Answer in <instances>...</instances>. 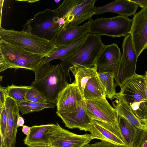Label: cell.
<instances>
[{
    "mask_svg": "<svg viewBox=\"0 0 147 147\" xmlns=\"http://www.w3.org/2000/svg\"><path fill=\"white\" fill-rule=\"evenodd\" d=\"M30 86H16L13 84L6 88L7 96L15 100L17 103L26 101V94Z\"/></svg>",
    "mask_w": 147,
    "mask_h": 147,
    "instance_id": "28",
    "label": "cell"
},
{
    "mask_svg": "<svg viewBox=\"0 0 147 147\" xmlns=\"http://www.w3.org/2000/svg\"><path fill=\"white\" fill-rule=\"evenodd\" d=\"M122 147H127V146H123Z\"/></svg>",
    "mask_w": 147,
    "mask_h": 147,
    "instance_id": "43",
    "label": "cell"
},
{
    "mask_svg": "<svg viewBox=\"0 0 147 147\" xmlns=\"http://www.w3.org/2000/svg\"><path fill=\"white\" fill-rule=\"evenodd\" d=\"M86 35L83 37L73 44L66 46L57 47L42 60L44 63L59 59L64 61L74 55L84 41Z\"/></svg>",
    "mask_w": 147,
    "mask_h": 147,
    "instance_id": "21",
    "label": "cell"
},
{
    "mask_svg": "<svg viewBox=\"0 0 147 147\" xmlns=\"http://www.w3.org/2000/svg\"><path fill=\"white\" fill-rule=\"evenodd\" d=\"M97 0H84L76 5L69 14L65 23L60 28L78 26L87 20H90L94 14Z\"/></svg>",
    "mask_w": 147,
    "mask_h": 147,
    "instance_id": "18",
    "label": "cell"
},
{
    "mask_svg": "<svg viewBox=\"0 0 147 147\" xmlns=\"http://www.w3.org/2000/svg\"><path fill=\"white\" fill-rule=\"evenodd\" d=\"M87 113L93 120L118 124V115L106 97L85 100Z\"/></svg>",
    "mask_w": 147,
    "mask_h": 147,
    "instance_id": "9",
    "label": "cell"
},
{
    "mask_svg": "<svg viewBox=\"0 0 147 147\" xmlns=\"http://www.w3.org/2000/svg\"><path fill=\"white\" fill-rule=\"evenodd\" d=\"M76 82L68 84L59 94L56 105L57 111L66 113L77 110L84 100Z\"/></svg>",
    "mask_w": 147,
    "mask_h": 147,
    "instance_id": "12",
    "label": "cell"
},
{
    "mask_svg": "<svg viewBox=\"0 0 147 147\" xmlns=\"http://www.w3.org/2000/svg\"><path fill=\"white\" fill-rule=\"evenodd\" d=\"M85 100L106 97L105 89L98 73L90 78L86 84L84 91Z\"/></svg>",
    "mask_w": 147,
    "mask_h": 147,
    "instance_id": "23",
    "label": "cell"
},
{
    "mask_svg": "<svg viewBox=\"0 0 147 147\" xmlns=\"http://www.w3.org/2000/svg\"><path fill=\"white\" fill-rule=\"evenodd\" d=\"M52 65L49 63H44L42 60L33 71L34 73L35 80L41 79L49 72Z\"/></svg>",
    "mask_w": 147,
    "mask_h": 147,
    "instance_id": "31",
    "label": "cell"
},
{
    "mask_svg": "<svg viewBox=\"0 0 147 147\" xmlns=\"http://www.w3.org/2000/svg\"><path fill=\"white\" fill-rule=\"evenodd\" d=\"M138 7L130 0H115L101 7H96L94 14L109 12L127 17L134 15Z\"/></svg>",
    "mask_w": 147,
    "mask_h": 147,
    "instance_id": "19",
    "label": "cell"
},
{
    "mask_svg": "<svg viewBox=\"0 0 147 147\" xmlns=\"http://www.w3.org/2000/svg\"><path fill=\"white\" fill-rule=\"evenodd\" d=\"M93 20L91 19L82 26H69L59 29L54 41L57 47L70 45L87 35L90 33Z\"/></svg>",
    "mask_w": 147,
    "mask_h": 147,
    "instance_id": "17",
    "label": "cell"
},
{
    "mask_svg": "<svg viewBox=\"0 0 147 147\" xmlns=\"http://www.w3.org/2000/svg\"><path fill=\"white\" fill-rule=\"evenodd\" d=\"M132 23V20L121 15L97 18L93 20L90 32L113 38L125 37L130 33Z\"/></svg>",
    "mask_w": 147,
    "mask_h": 147,
    "instance_id": "7",
    "label": "cell"
},
{
    "mask_svg": "<svg viewBox=\"0 0 147 147\" xmlns=\"http://www.w3.org/2000/svg\"><path fill=\"white\" fill-rule=\"evenodd\" d=\"M59 18L54 10L47 9L35 14L32 19L28 20L23 30L54 42L60 28Z\"/></svg>",
    "mask_w": 147,
    "mask_h": 147,
    "instance_id": "6",
    "label": "cell"
},
{
    "mask_svg": "<svg viewBox=\"0 0 147 147\" xmlns=\"http://www.w3.org/2000/svg\"><path fill=\"white\" fill-rule=\"evenodd\" d=\"M0 40L32 53L48 55L57 47L53 40L40 38L23 30L17 31L0 27Z\"/></svg>",
    "mask_w": 147,
    "mask_h": 147,
    "instance_id": "3",
    "label": "cell"
},
{
    "mask_svg": "<svg viewBox=\"0 0 147 147\" xmlns=\"http://www.w3.org/2000/svg\"><path fill=\"white\" fill-rule=\"evenodd\" d=\"M116 99L114 107L118 115L125 118L136 128L147 131L144 124L135 115L127 104L121 100Z\"/></svg>",
    "mask_w": 147,
    "mask_h": 147,
    "instance_id": "24",
    "label": "cell"
},
{
    "mask_svg": "<svg viewBox=\"0 0 147 147\" xmlns=\"http://www.w3.org/2000/svg\"><path fill=\"white\" fill-rule=\"evenodd\" d=\"M105 46L100 36L91 33L87 34L75 53L59 63L66 77L68 78L70 68L74 66L94 67L98 57Z\"/></svg>",
    "mask_w": 147,
    "mask_h": 147,
    "instance_id": "2",
    "label": "cell"
},
{
    "mask_svg": "<svg viewBox=\"0 0 147 147\" xmlns=\"http://www.w3.org/2000/svg\"><path fill=\"white\" fill-rule=\"evenodd\" d=\"M132 147H147V131L138 129L136 139Z\"/></svg>",
    "mask_w": 147,
    "mask_h": 147,
    "instance_id": "32",
    "label": "cell"
},
{
    "mask_svg": "<svg viewBox=\"0 0 147 147\" xmlns=\"http://www.w3.org/2000/svg\"><path fill=\"white\" fill-rule=\"evenodd\" d=\"M52 147H82L93 139L90 134L79 135L62 127L58 123L47 134Z\"/></svg>",
    "mask_w": 147,
    "mask_h": 147,
    "instance_id": "8",
    "label": "cell"
},
{
    "mask_svg": "<svg viewBox=\"0 0 147 147\" xmlns=\"http://www.w3.org/2000/svg\"><path fill=\"white\" fill-rule=\"evenodd\" d=\"M6 88L1 85L0 86V112L5 106V101L7 96Z\"/></svg>",
    "mask_w": 147,
    "mask_h": 147,
    "instance_id": "35",
    "label": "cell"
},
{
    "mask_svg": "<svg viewBox=\"0 0 147 147\" xmlns=\"http://www.w3.org/2000/svg\"><path fill=\"white\" fill-rule=\"evenodd\" d=\"M65 20L64 19L62 18H59L58 23L60 26V28H61L63 26L65 25Z\"/></svg>",
    "mask_w": 147,
    "mask_h": 147,
    "instance_id": "39",
    "label": "cell"
},
{
    "mask_svg": "<svg viewBox=\"0 0 147 147\" xmlns=\"http://www.w3.org/2000/svg\"><path fill=\"white\" fill-rule=\"evenodd\" d=\"M105 89L106 96L110 100L115 98L117 93L115 88L117 85L114 82L115 75L113 72H97Z\"/></svg>",
    "mask_w": 147,
    "mask_h": 147,
    "instance_id": "26",
    "label": "cell"
},
{
    "mask_svg": "<svg viewBox=\"0 0 147 147\" xmlns=\"http://www.w3.org/2000/svg\"><path fill=\"white\" fill-rule=\"evenodd\" d=\"M115 98L126 103L144 123L147 118V71L143 75L136 74L121 88Z\"/></svg>",
    "mask_w": 147,
    "mask_h": 147,
    "instance_id": "1",
    "label": "cell"
},
{
    "mask_svg": "<svg viewBox=\"0 0 147 147\" xmlns=\"http://www.w3.org/2000/svg\"><path fill=\"white\" fill-rule=\"evenodd\" d=\"M132 20L130 33L138 57L147 46V7L135 14Z\"/></svg>",
    "mask_w": 147,
    "mask_h": 147,
    "instance_id": "11",
    "label": "cell"
},
{
    "mask_svg": "<svg viewBox=\"0 0 147 147\" xmlns=\"http://www.w3.org/2000/svg\"><path fill=\"white\" fill-rule=\"evenodd\" d=\"M7 116V124L4 138L5 147H15L17 133V120L19 114V109L16 101L7 96L5 103Z\"/></svg>",
    "mask_w": 147,
    "mask_h": 147,
    "instance_id": "16",
    "label": "cell"
},
{
    "mask_svg": "<svg viewBox=\"0 0 147 147\" xmlns=\"http://www.w3.org/2000/svg\"><path fill=\"white\" fill-rule=\"evenodd\" d=\"M123 54L119 62V69L125 77L130 79L136 74V70L138 57L135 51L131 35L129 34L123 40Z\"/></svg>",
    "mask_w": 147,
    "mask_h": 147,
    "instance_id": "14",
    "label": "cell"
},
{
    "mask_svg": "<svg viewBox=\"0 0 147 147\" xmlns=\"http://www.w3.org/2000/svg\"><path fill=\"white\" fill-rule=\"evenodd\" d=\"M33 147H52L49 144H39L34 145L32 146Z\"/></svg>",
    "mask_w": 147,
    "mask_h": 147,
    "instance_id": "40",
    "label": "cell"
},
{
    "mask_svg": "<svg viewBox=\"0 0 147 147\" xmlns=\"http://www.w3.org/2000/svg\"><path fill=\"white\" fill-rule=\"evenodd\" d=\"M130 1L137 4L142 8L147 7V0H133Z\"/></svg>",
    "mask_w": 147,
    "mask_h": 147,
    "instance_id": "36",
    "label": "cell"
},
{
    "mask_svg": "<svg viewBox=\"0 0 147 147\" xmlns=\"http://www.w3.org/2000/svg\"><path fill=\"white\" fill-rule=\"evenodd\" d=\"M84 0H65L57 8L54 10L59 18L64 19L66 22L70 12L76 5Z\"/></svg>",
    "mask_w": 147,
    "mask_h": 147,
    "instance_id": "29",
    "label": "cell"
},
{
    "mask_svg": "<svg viewBox=\"0 0 147 147\" xmlns=\"http://www.w3.org/2000/svg\"><path fill=\"white\" fill-rule=\"evenodd\" d=\"M23 133L27 136H28L30 133L31 127L26 125H24L22 128Z\"/></svg>",
    "mask_w": 147,
    "mask_h": 147,
    "instance_id": "37",
    "label": "cell"
},
{
    "mask_svg": "<svg viewBox=\"0 0 147 147\" xmlns=\"http://www.w3.org/2000/svg\"><path fill=\"white\" fill-rule=\"evenodd\" d=\"M26 99V101L37 103L48 102L44 96L37 90L31 86L27 90Z\"/></svg>",
    "mask_w": 147,
    "mask_h": 147,
    "instance_id": "30",
    "label": "cell"
},
{
    "mask_svg": "<svg viewBox=\"0 0 147 147\" xmlns=\"http://www.w3.org/2000/svg\"><path fill=\"white\" fill-rule=\"evenodd\" d=\"M60 65H52L48 73L34 80L31 86L37 90L48 102L56 105L59 96L68 83Z\"/></svg>",
    "mask_w": 147,
    "mask_h": 147,
    "instance_id": "5",
    "label": "cell"
},
{
    "mask_svg": "<svg viewBox=\"0 0 147 147\" xmlns=\"http://www.w3.org/2000/svg\"><path fill=\"white\" fill-rule=\"evenodd\" d=\"M105 140L97 142L92 144H88L82 147H122Z\"/></svg>",
    "mask_w": 147,
    "mask_h": 147,
    "instance_id": "34",
    "label": "cell"
},
{
    "mask_svg": "<svg viewBox=\"0 0 147 147\" xmlns=\"http://www.w3.org/2000/svg\"><path fill=\"white\" fill-rule=\"evenodd\" d=\"M75 78V81L83 96L86 85L88 80L97 74L96 66L87 67L80 65H75L70 69Z\"/></svg>",
    "mask_w": 147,
    "mask_h": 147,
    "instance_id": "22",
    "label": "cell"
},
{
    "mask_svg": "<svg viewBox=\"0 0 147 147\" xmlns=\"http://www.w3.org/2000/svg\"><path fill=\"white\" fill-rule=\"evenodd\" d=\"M55 124H49L31 127L30 134L24 140V144L30 147L39 144H49L47 134Z\"/></svg>",
    "mask_w": 147,
    "mask_h": 147,
    "instance_id": "20",
    "label": "cell"
},
{
    "mask_svg": "<svg viewBox=\"0 0 147 147\" xmlns=\"http://www.w3.org/2000/svg\"><path fill=\"white\" fill-rule=\"evenodd\" d=\"M121 56L120 49L117 44L105 45L96 61L97 72H113L115 78Z\"/></svg>",
    "mask_w": 147,
    "mask_h": 147,
    "instance_id": "13",
    "label": "cell"
},
{
    "mask_svg": "<svg viewBox=\"0 0 147 147\" xmlns=\"http://www.w3.org/2000/svg\"><path fill=\"white\" fill-rule=\"evenodd\" d=\"M118 125L125 146L132 147L136 139L138 128L123 117L118 115Z\"/></svg>",
    "mask_w": 147,
    "mask_h": 147,
    "instance_id": "25",
    "label": "cell"
},
{
    "mask_svg": "<svg viewBox=\"0 0 147 147\" xmlns=\"http://www.w3.org/2000/svg\"><path fill=\"white\" fill-rule=\"evenodd\" d=\"M7 124V116L5 106L0 112V134L5 138Z\"/></svg>",
    "mask_w": 147,
    "mask_h": 147,
    "instance_id": "33",
    "label": "cell"
},
{
    "mask_svg": "<svg viewBox=\"0 0 147 147\" xmlns=\"http://www.w3.org/2000/svg\"><path fill=\"white\" fill-rule=\"evenodd\" d=\"M56 113L65 126L70 129L76 128L80 130L88 131L92 121L87 113L85 100L75 111L63 113L57 111Z\"/></svg>",
    "mask_w": 147,
    "mask_h": 147,
    "instance_id": "15",
    "label": "cell"
},
{
    "mask_svg": "<svg viewBox=\"0 0 147 147\" xmlns=\"http://www.w3.org/2000/svg\"><path fill=\"white\" fill-rule=\"evenodd\" d=\"M146 49H147V46H146Z\"/></svg>",
    "mask_w": 147,
    "mask_h": 147,
    "instance_id": "44",
    "label": "cell"
},
{
    "mask_svg": "<svg viewBox=\"0 0 147 147\" xmlns=\"http://www.w3.org/2000/svg\"><path fill=\"white\" fill-rule=\"evenodd\" d=\"M88 131L93 139H100L118 146H126L118 124L93 120Z\"/></svg>",
    "mask_w": 147,
    "mask_h": 147,
    "instance_id": "10",
    "label": "cell"
},
{
    "mask_svg": "<svg viewBox=\"0 0 147 147\" xmlns=\"http://www.w3.org/2000/svg\"><path fill=\"white\" fill-rule=\"evenodd\" d=\"M44 57L32 53L0 40V72L9 68L33 71Z\"/></svg>",
    "mask_w": 147,
    "mask_h": 147,
    "instance_id": "4",
    "label": "cell"
},
{
    "mask_svg": "<svg viewBox=\"0 0 147 147\" xmlns=\"http://www.w3.org/2000/svg\"><path fill=\"white\" fill-rule=\"evenodd\" d=\"M32 147V146H31V147Z\"/></svg>",
    "mask_w": 147,
    "mask_h": 147,
    "instance_id": "45",
    "label": "cell"
},
{
    "mask_svg": "<svg viewBox=\"0 0 147 147\" xmlns=\"http://www.w3.org/2000/svg\"><path fill=\"white\" fill-rule=\"evenodd\" d=\"M0 138V147H5L4 139L1 134Z\"/></svg>",
    "mask_w": 147,
    "mask_h": 147,
    "instance_id": "41",
    "label": "cell"
},
{
    "mask_svg": "<svg viewBox=\"0 0 147 147\" xmlns=\"http://www.w3.org/2000/svg\"><path fill=\"white\" fill-rule=\"evenodd\" d=\"M60 1V0H54V1H55V2L56 3H59Z\"/></svg>",
    "mask_w": 147,
    "mask_h": 147,
    "instance_id": "42",
    "label": "cell"
},
{
    "mask_svg": "<svg viewBox=\"0 0 147 147\" xmlns=\"http://www.w3.org/2000/svg\"><path fill=\"white\" fill-rule=\"evenodd\" d=\"M20 111L22 115L39 112L43 109L55 107V105L49 102L39 103L29 101L21 102L17 103Z\"/></svg>",
    "mask_w": 147,
    "mask_h": 147,
    "instance_id": "27",
    "label": "cell"
},
{
    "mask_svg": "<svg viewBox=\"0 0 147 147\" xmlns=\"http://www.w3.org/2000/svg\"><path fill=\"white\" fill-rule=\"evenodd\" d=\"M24 123V120L23 117L20 115L18 119L17 125L18 127H23Z\"/></svg>",
    "mask_w": 147,
    "mask_h": 147,
    "instance_id": "38",
    "label": "cell"
}]
</instances>
